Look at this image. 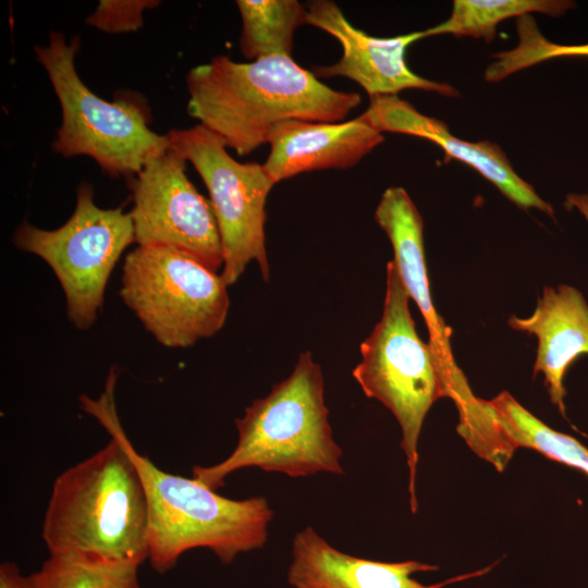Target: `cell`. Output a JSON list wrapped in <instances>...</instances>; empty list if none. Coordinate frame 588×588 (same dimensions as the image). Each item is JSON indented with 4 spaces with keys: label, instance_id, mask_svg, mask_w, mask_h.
<instances>
[{
    "label": "cell",
    "instance_id": "6da1fadb",
    "mask_svg": "<svg viewBox=\"0 0 588 588\" xmlns=\"http://www.w3.org/2000/svg\"><path fill=\"white\" fill-rule=\"evenodd\" d=\"M117 371L112 368L98 399L79 397L82 409L94 416L133 461L144 486L148 509V561L163 574L181 555L209 549L223 564L260 549L268 539L273 511L265 497L233 500L195 478L169 474L139 454L130 441L114 402Z\"/></svg>",
    "mask_w": 588,
    "mask_h": 588
},
{
    "label": "cell",
    "instance_id": "7a4b0ae2",
    "mask_svg": "<svg viewBox=\"0 0 588 588\" xmlns=\"http://www.w3.org/2000/svg\"><path fill=\"white\" fill-rule=\"evenodd\" d=\"M187 112L244 157L268 143L287 120L338 123L360 103V95L321 83L292 57L247 63L213 57L186 75Z\"/></svg>",
    "mask_w": 588,
    "mask_h": 588
},
{
    "label": "cell",
    "instance_id": "3957f363",
    "mask_svg": "<svg viewBox=\"0 0 588 588\" xmlns=\"http://www.w3.org/2000/svg\"><path fill=\"white\" fill-rule=\"evenodd\" d=\"M41 536L50 555L148 560L145 489L115 440L56 478Z\"/></svg>",
    "mask_w": 588,
    "mask_h": 588
},
{
    "label": "cell",
    "instance_id": "277c9868",
    "mask_svg": "<svg viewBox=\"0 0 588 588\" xmlns=\"http://www.w3.org/2000/svg\"><path fill=\"white\" fill-rule=\"evenodd\" d=\"M323 393L319 364L310 352L301 353L292 373L235 419L238 438L231 454L212 466H194L193 478L216 491L229 475L246 467L292 478L344 474Z\"/></svg>",
    "mask_w": 588,
    "mask_h": 588
},
{
    "label": "cell",
    "instance_id": "5b68a950",
    "mask_svg": "<svg viewBox=\"0 0 588 588\" xmlns=\"http://www.w3.org/2000/svg\"><path fill=\"white\" fill-rule=\"evenodd\" d=\"M79 42L52 30L48 44L34 49L61 107L52 147L65 158L90 157L108 176L130 180L169 148V138L150 130L149 108L135 95L108 101L85 85L75 66Z\"/></svg>",
    "mask_w": 588,
    "mask_h": 588
},
{
    "label": "cell",
    "instance_id": "8992f818",
    "mask_svg": "<svg viewBox=\"0 0 588 588\" xmlns=\"http://www.w3.org/2000/svg\"><path fill=\"white\" fill-rule=\"evenodd\" d=\"M409 299L392 259L387 264L382 316L362 342V360L352 375L365 395L382 403L401 427L409 505L416 513L418 440L426 415L437 400L444 397V389L429 344L416 331Z\"/></svg>",
    "mask_w": 588,
    "mask_h": 588
},
{
    "label": "cell",
    "instance_id": "52a82bcc",
    "mask_svg": "<svg viewBox=\"0 0 588 588\" xmlns=\"http://www.w3.org/2000/svg\"><path fill=\"white\" fill-rule=\"evenodd\" d=\"M217 271L168 246H138L123 262L120 296L170 348H185L224 326L230 299Z\"/></svg>",
    "mask_w": 588,
    "mask_h": 588
},
{
    "label": "cell",
    "instance_id": "ba28073f",
    "mask_svg": "<svg viewBox=\"0 0 588 588\" xmlns=\"http://www.w3.org/2000/svg\"><path fill=\"white\" fill-rule=\"evenodd\" d=\"M133 243L130 212L98 207L87 182L77 187L74 211L63 225L42 230L24 221L13 235L19 249L40 257L52 269L65 296L68 318L79 330L97 320L111 272Z\"/></svg>",
    "mask_w": 588,
    "mask_h": 588
},
{
    "label": "cell",
    "instance_id": "9c48e42d",
    "mask_svg": "<svg viewBox=\"0 0 588 588\" xmlns=\"http://www.w3.org/2000/svg\"><path fill=\"white\" fill-rule=\"evenodd\" d=\"M169 147L191 162L210 196L223 253L220 274L226 286L234 284L252 261L269 281L265 223L267 197L275 184L264 164L238 162L225 142L201 124L173 128Z\"/></svg>",
    "mask_w": 588,
    "mask_h": 588
},
{
    "label": "cell",
    "instance_id": "30bf717a",
    "mask_svg": "<svg viewBox=\"0 0 588 588\" xmlns=\"http://www.w3.org/2000/svg\"><path fill=\"white\" fill-rule=\"evenodd\" d=\"M185 169L186 160L169 147L128 180L135 243L180 249L217 271L223 266L217 220Z\"/></svg>",
    "mask_w": 588,
    "mask_h": 588
},
{
    "label": "cell",
    "instance_id": "8fae6325",
    "mask_svg": "<svg viewBox=\"0 0 588 588\" xmlns=\"http://www.w3.org/2000/svg\"><path fill=\"white\" fill-rule=\"evenodd\" d=\"M377 224L393 248V261L403 285L419 308L426 323L434 365L441 378L444 397L451 399L462 417L477 404L470 387L453 357L452 329L445 324L432 303L424 246V220L409 197L399 186L388 187L375 211Z\"/></svg>",
    "mask_w": 588,
    "mask_h": 588
},
{
    "label": "cell",
    "instance_id": "7c38bea8",
    "mask_svg": "<svg viewBox=\"0 0 588 588\" xmlns=\"http://www.w3.org/2000/svg\"><path fill=\"white\" fill-rule=\"evenodd\" d=\"M307 24L333 36L342 46V57L332 65L316 66L320 77L344 76L360 85L369 97L397 95L404 89H421L442 96H458L448 83L425 78L407 65L409 45L425 37L424 30L394 37H375L353 26L339 5L330 0L311 1Z\"/></svg>",
    "mask_w": 588,
    "mask_h": 588
},
{
    "label": "cell",
    "instance_id": "4fadbf2b",
    "mask_svg": "<svg viewBox=\"0 0 588 588\" xmlns=\"http://www.w3.org/2000/svg\"><path fill=\"white\" fill-rule=\"evenodd\" d=\"M369 98V106L360 117L379 132L400 133L429 139L441 147L448 157L475 169L517 207L525 210L537 209L554 217L552 206L515 172L498 144L488 140L473 143L461 139L450 132L444 122L420 113L397 95Z\"/></svg>",
    "mask_w": 588,
    "mask_h": 588
},
{
    "label": "cell",
    "instance_id": "5bb4252c",
    "mask_svg": "<svg viewBox=\"0 0 588 588\" xmlns=\"http://www.w3.org/2000/svg\"><path fill=\"white\" fill-rule=\"evenodd\" d=\"M491 566L424 585L413 578L419 572L436 571V565L407 560L380 562L357 558L332 547L311 526L292 540V561L287 572L293 588H443L487 574Z\"/></svg>",
    "mask_w": 588,
    "mask_h": 588
},
{
    "label": "cell",
    "instance_id": "9a60e30c",
    "mask_svg": "<svg viewBox=\"0 0 588 588\" xmlns=\"http://www.w3.org/2000/svg\"><path fill=\"white\" fill-rule=\"evenodd\" d=\"M383 140L360 115L338 123L287 120L271 131L262 164L277 184L304 172L351 168Z\"/></svg>",
    "mask_w": 588,
    "mask_h": 588
},
{
    "label": "cell",
    "instance_id": "2e32d148",
    "mask_svg": "<svg viewBox=\"0 0 588 588\" xmlns=\"http://www.w3.org/2000/svg\"><path fill=\"white\" fill-rule=\"evenodd\" d=\"M509 326L536 335L534 373H542L551 402L565 416L564 378L571 365L588 355V303L583 293L567 284L544 286L534 313L527 318L511 316Z\"/></svg>",
    "mask_w": 588,
    "mask_h": 588
},
{
    "label": "cell",
    "instance_id": "e0dca14e",
    "mask_svg": "<svg viewBox=\"0 0 588 588\" xmlns=\"http://www.w3.org/2000/svg\"><path fill=\"white\" fill-rule=\"evenodd\" d=\"M242 17L240 49L253 61L292 57L295 30L307 24V9L296 0H237Z\"/></svg>",
    "mask_w": 588,
    "mask_h": 588
},
{
    "label": "cell",
    "instance_id": "ac0fdd59",
    "mask_svg": "<svg viewBox=\"0 0 588 588\" xmlns=\"http://www.w3.org/2000/svg\"><path fill=\"white\" fill-rule=\"evenodd\" d=\"M489 404L514 451L517 448L535 450L588 476V449L578 440L550 428L506 391L490 400Z\"/></svg>",
    "mask_w": 588,
    "mask_h": 588
},
{
    "label": "cell",
    "instance_id": "d6986e66",
    "mask_svg": "<svg viewBox=\"0 0 588 588\" xmlns=\"http://www.w3.org/2000/svg\"><path fill=\"white\" fill-rule=\"evenodd\" d=\"M569 0H454L450 16L424 30L425 37L437 35L469 36L490 42L498 25L511 17L531 13L561 16L574 9Z\"/></svg>",
    "mask_w": 588,
    "mask_h": 588
},
{
    "label": "cell",
    "instance_id": "ffe728a7",
    "mask_svg": "<svg viewBox=\"0 0 588 588\" xmlns=\"http://www.w3.org/2000/svg\"><path fill=\"white\" fill-rule=\"evenodd\" d=\"M132 562L79 555H50L39 571L45 588H140Z\"/></svg>",
    "mask_w": 588,
    "mask_h": 588
},
{
    "label": "cell",
    "instance_id": "44dd1931",
    "mask_svg": "<svg viewBox=\"0 0 588 588\" xmlns=\"http://www.w3.org/2000/svg\"><path fill=\"white\" fill-rule=\"evenodd\" d=\"M517 45L493 56L485 71L488 83H498L507 76L558 58H588V42L575 45L556 44L546 38L531 14L516 19Z\"/></svg>",
    "mask_w": 588,
    "mask_h": 588
},
{
    "label": "cell",
    "instance_id": "7402d4cb",
    "mask_svg": "<svg viewBox=\"0 0 588 588\" xmlns=\"http://www.w3.org/2000/svg\"><path fill=\"white\" fill-rule=\"evenodd\" d=\"M159 4L158 0H100L85 22L108 34L136 32L144 25V12Z\"/></svg>",
    "mask_w": 588,
    "mask_h": 588
},
{
    "label": "cell",
    "instance_id": "603a6c76",
    "mask_svg": "<svg viewBox=\"0 0 588 588\" xmlns=\"http://www.w3.org/2000/svg\"><path fill=\"white\" fill-rule=\"evenodd\" d=\"M0 588H45L39 572L25 575L13 562L0 565Z\"/></svg>",
    "mask_w": 588,
    "mask_h": 588
},
{
    "label": "cell",
    "instance_id": "cb8c5ba5",
    "mask_svg": "<svg viewBox=\"0 0 588 588\" xmlns=\"http://www.w3.org/2000/svg\"><path fill=\"white\" fill-rule=\"evenodd\" d=\"M564 206L567 209H576L588 222V189L585 193L567 194Z\"/></svg>",
    "mask_w": 588,
    "mask_h": 588
}]
</instances>
